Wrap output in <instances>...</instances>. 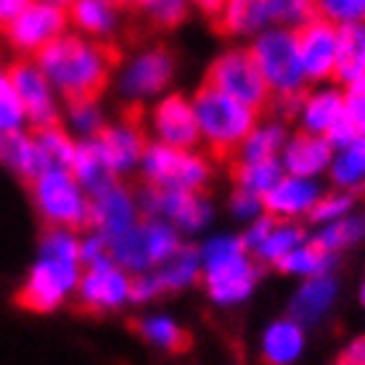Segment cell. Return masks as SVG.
Masks as SVG:
<instances>
[{
  "mask_svg": "<svg viewBox=\"0 0 365 365\" xmlns=\"http://www.w3.org/2000/svg\"><path fill=\"white\" fill-rule=\"evenodd\" d=\"M114 43H88L83 37L58 35L37 51V64L69 101H98L109 88L111 69L119 64Z\"/></svg>",
  "mask_w": 365,
  "mask_h": 365,
  "instance_id": "1",
  "label": "cell"
},
{
  "mask_svg": "<svg viewBox=\"0 0 365 365\" xmlns=\"http://www.w3.org/2000/svg\"><path fill=\"white\" fill-rule=\"evenodd\" d=\"M193 111H196L201 138L207 140V146L217 162L233 159L238 143L249 135L257 119L252 106L230 98L228 93L217 91L207 83L201 85L193 98Z\"/></svg>",
  "mask_w": 365,
  "mask_h": 365,
  "instance_id": "2",
  "label": "cell"
},
{
  "mask_svg": "<svg viewBox=\"0 0 365 365\" xmlns=\"http://www.w3.org/2000/svg\"><path fill=\"white\" fill-rule=\"evenodd\" d=\"M37 210L58 228H83L91 222V204L69 170H46L29 182Z\"/></svg>",
  "mask_w": 365,
  "mask_h": 365,
  "instance_id": "3",
  "label": "cell"
},
{
  "mask_svg": "<svg viewBox=\"0 0 365 365\" xmlns=\"http://www.w3.org/2000/svg\"><path fill=\"white\" fill-rule=\"evenodd\" d=\"M252 56L275 96H304V72L297 51V32L267 29L255 40Z\"/></svg>",
  "mask_w": 365,
  "mask_h": 365,
  "instance_id": "4",
  "label": "cell"
},
{
  "mask_svg": "<svg viewBox=\"0 0 365 365\" xmlns=\"http://www.w3.org/2000/svg\"><path fill=\"white\" fill-rule=\"evenodd\" d=\"M143 173L151 185L159 188H182V191H201L210 180V165L188 148L154 143L143 151Z\"/></svg>",
  "mask_w": 365,
  "mask_h": 365,
  "instance_id": "5",
  "label": "cell"
},
{
  "mask_svg": "<svg viewBox=\"0 0 365 365\" xmlns=\"http://www.w3.org/2000/svg\"><path fill=\"white\" fill-rule=\"evenodd\" d=\"M207 85L228 93L230 98L247 103L255 111L265 109L270 103V85L265 83L252 51H228L225 56H220L210 66Z\"/></svg>",
  "mask_w": 365,
  "mask_h": 365,
  "instance_id": "6",
  "label": "cell"
},
{
  "mask_svg": "<svg viewBox=\"0 0 365 365\" xmlns=\"http://www.w3.org/2000/svg\"><path fill=\"white\" fill-rule=\"evenodd\" d=\"M77 265L80 262L40 255V262L32 267L27 283L16 294V304L32 312H48L58 307L66 294L72 292L77 281H80Z\"/></svg>",
  "mask_w": 365,
  "mask_h": 365,
  "instance_id": "7",
  "label": "cell"
},
{
  "mask_svg": "<svg viewBox=\"0 0 365 365\" xmlns=\"http://www.w3.org/2000/svg\"><path fill=\"white\" fill-rule=\"evenodd\" d=\"M3 29H6L11 46L16 48V51H21V53H37L51 40L64 35V6H56V3H48V0L29 3Z\"/></svg>",
  "mask_w": 365,
  "mask_h": 365,
  "instance_id": "8",
  "label": "cell"
},
{
  "mask_svg": "<svg viewBox=\"0 0 365 365\" xmlns=\"http://www.w3.org/2000/svg\"><path fill=\"white\" fill-rule=\"evenodd\" d=\"M96 140H98L101 151L109 159L114 175L130 173L143 159V151H146V135H143V128H140V109L130 106L125 111L122 122L101 128L96 133Z\"/></svg>",
  "mask_w": 365,
  "mask_h": 365,
  "instance_id": "9",
  "label": "cell"
},
{
  "mask_svg": "<svg viewBox=\"0 0 365 365\" xmlns=\"http://www.w3.org/2000/svg\"><path fill=\"white\" fill-rule=\"evenodd\" d=\"M140 204L148 215H165L185 230L204 228L212 217L210 201L199 196V191H182V188H159L151 185L143 191Z\"/></svg>",
  "mask_w": 365,
  "mask_h": 365,
  "instance_id": "10",
  "label": "cell"
},
{
  "mask_svg": "<svg viewBox=\"0 0 365 365\" xmlns=\"http://www.w3.org/2000/svg\"><path fill=\"white\" fill-rule=\"evenodd\" d=\"M297 51L299 64L307 80L334 77L336 66V27L329 19H312L310 24L297 29Z\"/></svg>",
  "mask_w": 365,
  "mask_h": 365,
  "instance_id": "11",
  "label": "cell"
},
{
  "mask_svg": "<svg viewBox=\"0 0 365 365\" xmlns=\"http://www.w3.org/2000/svg\"><path fill=\"white\" fill-rule=\"evenodd\" d=\"M9 77L16 96L24 106V114L35 128H46V125H56L58 114L53 106V93H51V80L46 72L40 69V64H29V61H16L9 69Z\"/></svg>",
  "mask_w": 365,
  "mask_h": 365,
  "instance_id": "12",
  "label": "cell"
},
{
  "mask_svg": "<svg viewBox=\"0 0 365 365\" xmlns=\"http://www.w3.org/2000/svg\"><path fill=\"white\" fill-rule=\"evenodd\" d=\"M128 299H130V281L128 275L117 267V262L91 267L80 278V307L85 312L117 310L119 304H125Z\"/></svg>",
  "mask_w": 365,
  "mask_h": 365,
  "instance_id": "13",
  "label": "cell"
},
{
  "mask_svg": "<svg viewBox=\"0 0 365 365\" xmlns=\"http://www.w3.org/2000/svg\"><path fill=\"white\" fill-rule=\"evenodd\" d=\"M91 196V225L103 238L111 241L135 225V201L122 185L111 182Z\"/></svg>",
  "mask_w": 365,
  "mask_h": 365,
  "instance_id": "14",
  "label": "cell"
},
{
  "mask_svg": "<svg viewBox=\"0 0 365 365\" xmlns=\"http://www.w3.org/2000/svg\"><path fill=\"white\" fill-rule=\"evenodd\" d=\"M173 69H175L173 56L167 53L165 48H154V51L140 53L125 69L122 80H119V88H122V93L130 101L146 98V96H154V93H159L170 83Z\"/></svg>",
  "mask_w": 365,
  "mask_h": 365,
  "instance_id": "15",
  "label": "cell"
},
{
  "mask_svg": "<svg viewBox=\"0 0 365 365\" xmlns=\"http://www.w3.org/2000/svg\"><path fill=\"white\" fill-rule=\"evenodd\" d=\"M255 283L257 267L247 257V252L215 267H207V289H210L212 299L220 304H236V302L247 299Z\"/></svg>",
  "mask_w": 365,
  "mask_h": 365,
  "instance_id": "16",
  "label": "cell"
},
{
  "mask_svg": "<svg viewBox=\"0 0 365 365\" xmlns=\"http://www.w3.org/2000/svg\"><path fill=\"white\" fill-rule=\"evenodd\" d=\"M154 130L162 143L180 148L196 146V140L201 138L193 103H188L182 96L159 101V106L154 109Z\"/></svg>",
  "mask_w": 365,
  "mask_h": 365,
  "instance_id": "17",
  "label": "cell"
},
{
  "mask_svg": "<svg viewBox=\"0 0 365 365\" xmlns=\"http://www.w3.org/2000/svg\"><path fill=\"white\" fill-rule=\"evenodd\" d=\"M331 151L334 146L329 143V138L307 130L286 143L283 170L289 175H299V178H315L331 165Z\"/></svg>",
  "mask_w": 365,
  "mask_h": 365,
  "instance_id": "18",
  "label": "cell"
},
{
  "mask_svg": "<svg viewBox=\"0 0 365 365\" xmlns=\"http://www.w3.org/2000/svg\"><path fill=\"white\" fill-rule=\"evenodd\" d=\"M318 185L310 178L292 175V178H281L265 193L262 207L275 217H294V215H302V212H310L312 204L318 201Z\"/></svg>",
  "mask_w": 365,
  "mask_h": 365,
  "instance_id": "19",
  "label": "cell"
},
{
  "mask_svg": "<svg viewBox=\"0 0 365 365\" xmlns=\"http://www.w3.org/2000/svg\"><path fill=\"white\" fill-rule=\"evenodd\" d=\"M270 21L267 0H225L215 16V29L222 35H249L259 32Z\"/></svg>",
  "mask_w": 365,
  "mask_h": 365,
  "instance_id": "20",
  "label": "cell"
},
{
  "mask_svg": "<svg viewBox=\"0 0 365 365\" xmlns=\"http://www.w3.org/2000/svg\"><path fill=\"white\" fill-rule=\"evenodd\" d=\"M365 72V24L349 21L336 29V66L334 80L352 83Z\"/></svg>",
  "mask_w": 365,
  "mask_h": 365,
  "instance_id": "21",
  "label": "cell"
},
{
  "mask_svg": "<svg viewBox=\"0 0 365 365\" xmlns=\"http://www.w3.org/2000/svg\"><path fill=\"white\" fill-rule=\"evenodd\" d=\"M72 175L88 193H96L114 182V170H111L109 159L101 151L96 138L93 140H83L80 146H74Z\"/></svg>",
  "mask_w": 365,
  "mask_h": 365,
  "instance_id": "22",
  "label": "cell"
},
{
  "mask_svg": "<svg viewBox=\"0 0 365 365\" xmlns=\"http://www.w3.org/2000/svg\"><path fill=\"white\" fill-rule=\"evenodd\" d=\"M336 299V281L329 275H312L292 302V318L297 323H315L326 315L331 302Z\"/></svg>",
  "mask_w": 365,
  "mask_h": 365,
  "instance_id": "23",
  "label": "cell"
},
{
  "mask_svg": "<svg viewBox=\"0 0 365 365\" xmlns=\"http://www.w3.org/2000/svg\"><path fill=\"white\" fill-rule=\"evenodd\" d=\"M0 162H6L14 173H19L27 182L35 180L40 173H46L35 138L21 135L19 130L0 133Z\"/></svg>",
  "mask_w": 365,
  "mask_h": 365,
  "instance_id": "24",
  "label": "cell"
},
{
  "mask_svg": "<svg viewBox=\"0 0 365 365\" xmlns=\"http://www.w3.org/2000/svg\"><path fill=\"white\" fill-rule=\"evenodd\" d=\"M69 19L80 32L93 37H111L117 27V11L109 0H72Z\"/></svg>",
  "mask_w": 365,
  "mask_h": 365,
  "instance_id": "25",
  "label": "cell"
},
{
  "mask_svg": "<svg viewBox=\"0 0 365 365\" xmlns=\"http://www.w3.org/2000/svg\"><path fill=\"white\" fill-rule=\"evenodd\" d=\"M304 347V334L297 320H278L265 331L262 355L267 363H292Z\"/></svg>",
  "mask_w": 365,
  "mask_h": 365,
  "instance_id": "26",
  "label": "cell"
},
{
  "mask_svg": "<svg viewBox=\"0 0 365 365\" xmlns=\"http://www.w3.org/2000/svg\"><path fill=\"white\" fill-rule=\"evenodd\" d=\"M302 122L310 133H326V130L344 114V93L339 91H318L310 98L302 101L299 106Z\"/></svg>",
  "mask_w": 365,
  "mask_h": 365,
  "instance_id": "27",
  "label": "cell"
},
{
  "mask_svg": "<svg viewBox=\"0 0 365 365\" xmlns=\"http://www.w3.org/2000/svg\"><path fill=\"white\" fill-rule=\"evenodd\" d=\"M35 143L46 170H72L74 143L64 130L58 128V122L46 125V128H35Z\"/></svg>",
  "mask_w": 365,
  "mask_h": 365,
  "instance_id": "28",
  "label": "cell"
},
{
  "mask_svg": "<svg viewBox=\"0 0 365 365\" xmlns=\"http://www.w3.org/2000/svg\"><path fill=\"white\" fill-rule=\"evenodd\" d=\"M281 178H283V165L275 156H270V159H252V162H249V159H241V162H236V167H233V180H236V185L249 188V191H255V193H262V196H265Z\"/></svg>",
  "mask_w": 365,
  "mask_h": 365,
  "instance_id": "29",
  "label": "cell"
},
{
  "mask_svg": "<svg viewBox=\"0 0 365 365\" xmlns=\"http://www.w3.org/2000/svg\"><path fill=\"white\" fill-rule=\"evenodd\" d=\"M133 329L143 339H148L151 344L167 349V352H188L193 344V339L188 331H182L180 326H175L173 320L167 318H143L135 320Z\"/></svg>",
  "mask_w": 365,
  "mask_h": 365,
  "instance_id": "30",
  "label": "cell"
},
{
  "mask_svg": "<svg viewBox=\"0 0 365 365\" xmlns=\"http://www.w3.org/2000/svg\"><path fill=\"white\" fill-rule=\"evenodd\" d=\"M196 273H199V255H196V249L178 247L162 262L159 273H156V281H159L162 289H182V286L196 281Z\"/></svg>",
  "mask_w": 365,
  "mask_h": 365,
  "instance_id": "31",
  "label": "cell"
},
{
  "mask_svg": "<svg viewBox=\"0 0 365 365\" xmlns=\"http://www.w3.org/2000/svg\"><path fill=\"white\" fill-rule=\"evenodd\" d=\"M278 270L283 273H299V275H318L326 273V267L331 265V252L320 249L315 241L307 247H294L292 252H286L281 259H275Z\"/></svg>",
  "mask_w": 365,
  "mask_h": 365,
  "instance_id": "32",
  "label": "cell"
},
{
  "mask_svg": "<svg viewBox=\"0 0 365 365\" xmlns=\"http://www.w3.org/2000/svg\"><path fill=\"white\" fill-rule=\"evenodd\" d=\"M286 140V130L278 122H267L262 128H252L249 135L241 140V159H270Z\"/></svg>",
  "mask_w": 365,
  "mask_h": 365,
  "instance_id": "33",
  "label": "cell"
},
{
  "mask_svg": "<svg viewBox=\"0 0 365 365\" xmlns=\"http://www.w3.org/2000/svg\"><path fill=\"white\" fill-rule=\"evenodd\" d=\"M365 178V133L352 143L341 146V154L334 162V180L341 185H357Z\"/></svg>",
  "mask_w": 365,
  "mask_h": 365,
  "instance_id": "34",
  "label": "cell"
},
{
  "mask_svg": "<svg viewBox=\"0 0 365 365\" xmlns=\"http://www.w3.org/2000/svg\"><path fill=\"white\" fill-rule=\"evenodd\" d=\"M304 230L299 225H289V222H275V228L267 233V238L255 249V255L262 262H275L281 259L286 252H292L294 247H299Z\"/></svg>",
  "mask_w": 365,
  "mask_h": 365,
  "instance_id": "35",
  "label": "cell"
},
{
  "mask_svg": "<svg viewBox=\"0 0 365 365\" xmlns=\"http://www.w3.org/2000/svg\"><path fill=\"white\" fill-rule=\"evenodd\" d=\"M267 11H270V21L297 29L320 16L318 0H267Z\"/></svg>",
  "mask_w": 365,
  "mask_h": 365,
  "instance_id": "36",
  "label": "cell"
},
{
  "mask_svg": "<svg viewBox=\"0 0 365 365\" xmlns=\"http://www.w3.org/2000/svg\"><path fill=\"white\" fill-rule=\"evenodd\" d=\"M133 6L159 29L178 27L188 14V0H133Z\"/></svg>",
  "mask_w": 365,
  "mask_h": 365,
  "instance_id": "37",
  "label": "cell"
},
{
  "mask_svg": "<svg viewBox=\"0 0 365 365\" xmlns=\"http://www.w3.org/2000/svg\"><path fill=\"white\" fill-rule=\"evenodd\" d=\"M363 236H365V217H347V220H336L334 225H329V228L315 238V244L334 255L336 249L349 247V244L360 241Z\"/></svg>",
  "mask_w": 365,
  "mask_h": 365,
  "instance_id": "38",
  "label": "cell"
},
{
  "mask_svg": "<svg viewBox=\"0 0 365 365\" xmlns=\"http://www.w3.org/2000/svg\"><path fill=\"white\" fill-rule=\"evenodd\" d=\"M24 114V106L16 96V88L11 83L9 74H0V133H9V130H19Z\"/></svg>",
  "mask_w": 365,
  "mask_h": 365,
  "instance_id": "39",
  "label": "cell"
},
{
  "mask_svg": "<svg viewBox=\"0 0 365 365\" xmlns=\"http://www.w3.org/2000/svg\"><path fill=\"white\" fill-rule=\"evenodd\" d=\"M69 119H72V128L80 135H96L103 122H101V111L96 106V101H69Z\"/></svg>",
  "mask_w": 365,
  "mask_h": 365,
  "instance_id": "40",
  "label": "cell"
},
{
  "mask_svg": "<svg viewBox=\"0 0 365 365\" xmlns=\"http://www.w3.org/2000/svg\"><path fill=\"white\" fill-rule=\"evenodd\" d=\"M320 14L336 21V24H349L365 19V0H318Z\"/></svg>",
  "mask_w": 365,
  "mask_h": 365,
  "instance_id": "41",
  "label": "cell"
},
{
  "mask_svg": "<svg viewBox=\"0 0 365 365\" xmlns=\"http://www.w3.org/2000/svg\"><path fill=\"white\" fill-rule=\"evenodd\" d=\"M247 247H244V238H233V236H220V238H212L210 244L204 247V265L207 267H215L220 262H225V259H233V257L244 255Z\"/></svg>",
  "mask_w": 365,
  "mask_h": 365,
  "instance_id": "42",
  "label": "cell"
},
{
  "mask_svg": "<svg viewBox=\"0 0 365 365\" xmlns=\"http://www.w3.org/2000/svg\"><path fill=\"white\" fill-rule=\"evenodd\" d=\"M352 204H355V199H352L349 193H331V196L318 199L312 204L310 217L315 220V222H331V220L344 217V215L352 210Z\"/></svg>",
  "mask_w": 365,
  "mask_h": 365,
  "instance_id": "43",
  "label": "cell"
},
{
  "mask_svg": "<svg viewBox=\"0 0 365 365\" xmlns=\"http://www.w3.org/2000/svg\"><path fill=\"white\" fill-rule=\"evenodd\" d=\"M80 262H85L88 267H98V265H111V247H109V238L91 236L88 241L80 244Z\"/></svg>",
  "mask_w": 365,
  "mask_h": 365,
  "instance_id": "44",
  "label": "cell"
},
{
  "mask_svg": "<svg viewBox=\"0 0 365 365\" xmlns=\"http://www.w3.org/2000/svg\"><path fill=\"white\" fill-rule=\"evenodd\" d=\"M230 204H233V212H236L238 217H257L262 212V193H255L238 185V191L233 193Z\"/></svg>",
  "mask_w": 365,
  "mask_h": 365,
  "instance_id": "45",
  "label": "cell"
},
{
  "mask_svg": "<svg viewBox=\"0 0 365 365\" xmlns=\"http://www.w3.org/2000/svg\"><path fill=\"white\" fill-rule=\"evenodd\" d=\"M159 292H162V286L156 281V275H140L130 283V299L133 302H148Z\"/></svg>",
  "mask_w": 365,
  "mask_h": 365,
  "instance_id": "46",
  "label": "cell"
},
{
  "mask_svg": "<svg viewBox=\"0 0 365 365\" xmlns=\"http://www.w3.org/2000/svg\"><path fill=\"white\" fill-rule=\"evenodd\" d=\"M275 222H278V220H275V215H273V217H262L259 222H255V225L249 228L247 236H244V247H247L249 252H255V249L267 238V233L275 228Z\"/></svg>",
  "mask_w": 365,
  "mask_h": 365,
  "instance_id": "47",
  "label": "cell"
},
{
  "mask_svg": "<svg viewBox=\"0 0 365 365\" xmlns=\"http://www.w3.org/2000/svg\"><path fill=\"white\" fill-rule=\"evenodd\" d=\"M339 363H349V365H365V336L355 339L352 344H349L341 357H339Z\"/></svg>",
  "mask_w": 365,
  "mask_h": 365,
  "instance_id": "48",
  "label": "cell"
},
{
  "mask_svg": "<svg viewBox=\"0 0 365 365\" xmlns=\"http://www.w3.org/2000/svg\"><path fill=\"white\" fill-rule=\"evenodd\" d=\"M32 0H0V27H6L11 19L16 16L19 11L29 6Z\"/></svg>",
  "mask_w": 365,
  "mask_h": 365,
  "instance_id": "49",
  "label": "cell"
},
{
  "mask_svg": "<svg viewBox=\"0 0 365 365\" xmlns=\"http://www.w3.org/2000/svg\"><path fill=\"white\" fill-rule=\"evenodd\" d=\"M196 3V9L201 11V14H207V16H217L220 11H222V6H225V0H193Z\"/></svg>",
  "mask_w": 365,
  "mask_h": 365,
  "instance_id": "50",
  "label": "cell"
},
{
  "mask_svg": "<svg viewBox=\"0 0 365 365\" xmlns=\"http://www.w3.org/2000/svg\"><path fill=\"white\" fill-rule=\"evenodd\" d=\"M111 6H133V0H109Z\"/></svg>",
  "mask_w": 365,
  "mask_h": 365,
  "instance_id": "51",
  "label": "cell"
},
{
  "mask_svg": "<svg viewBox=\"0 0 365 365\" xmlns=\"http://www.w3.org/2000/svg\"><path fill=\"white\" fill-rule=\"evenodd\" d=\"M48 3H56V6H69L72 0H48Z\"/></svg>",
  "mask_w": 365,
  "mask_h": 365,
  "instance_id": "52",
  "label": "cell"
},
{
  "mask_svg": "<svg viewBox=\"0 0 365 365\" xmlns=\"http://www.w3.org/2000/svg\"><path fill=\"white\" fill-rule=\"evenodd\" d=\"M360 299H363V304H365V281H363V292H360Z\"/></svg>",
  "mask_w": 365,
  "mask_h": 365,
  "instance_id": "53",
  "label": "cell"
}]
</instances>
